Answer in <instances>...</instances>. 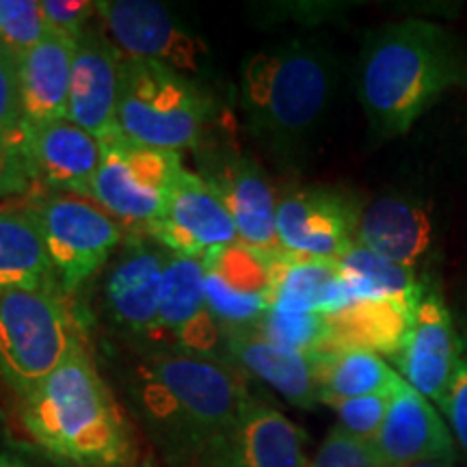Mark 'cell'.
Here are the masks:
<instances>
[{"label":"cell","mask_w":467,"mask_h":467,"mask_svg":"<svg viewBox=\"0 0 467 467\" xmlns=\"http://www.w3.org/2000/svg\"><path fill=\"white\" fill-rule=\"evenodd\" d=\"M0 467H66L52 461L46 454L26 451V448L16 446V443L0 440Z\"/></svg>","instance_id":"cell-37"},{"label":"cell","mask_w":467,"mask_h":467,"mask_svg":"<svg viewBox=\"0 0 467 467\" xmlns=\"http://www.w3.org/2000/svg\"><path fill=\"white\" fill-rule=\"evenodd\" d=\"M337 66L327 46L292 39L258 50L241 69V109L251 137L282 167H295L323 124Z\"/></svg>","instance_id":"cell-3"},{"label":"cell","mask_w":467,"mask_h":467,"mask_svg":"<svg viewBox=\"0 0 467 467\" xmlns=\"http://www.w3.org/2000/svg\"><path fill=\"white\" fill-rule=\"evenodd\" d=\"M102 31L128 58L167 66L180 74L200 76L208 66V46L178 20L167 5L154 0H102L96 3Z\"/></svg>","instance_id":"cell-10"},{"label":"cell","mask_w":467,"mask_h":467,"mask_svg":"<svg viewBox=\"0 0 467 467\" xmlns=\"http://www.w3.org/2000/svg\"><path fill=\"white\" fill-rule=\"evenodd\" d=\"M230 210L238 241L268 255H284L277 241V203L271 180L258 162L244 154H213L203 173Z\"/></svg>","instance_id":"cell-17"},{"label":"cell","mask_w":467,"mask_h":467,"mask_svg":"<svg viewBox=\"0 0 467 467\" xmlns=\"http://www.w3.org/2000/svg\"><path fill=\"white\" fill-rule=\"evenodd\" d=\"M102 165L87 200L96 202L119 223L148 227L159 219L184 165L180 154L134 143L121 130L100 139Z\"/></svg>","instance_id":"cell-8"},{"label":"cell","mask_w":467,"mask_h":467,"mask_svg":"<svg viewBox=\"0 0 467 467\" xmlns=\"http://www.w3.org/2000/svg\"><path fill=\"white\" fill-rule=\"evenodd\" d=\"M35 182L28 126L16 58L0 48V200L28 195Z\"/></svg>","instance_id":"cell-27"},{"label":"cell","mask_w":467,"mask_h":467,"mask_svg":"<svg viewBox=\"0 0 467 467\" xmlns=\"http://www.w3.org/2000/svg\"><path fill=\"white\" fill-rule=\"evenodd\" d=\"M48 285L58 282L35 208L0 206V295Z\"/></svg>","instance_id":"cell-25"},{"label":"cell","mask_w":467,"mask_h":467,"mask_svg":"<svg viewBox=\"0 0 467 467\" xmlns=\"http://www.w3.org/2000/svg\"><path fill=\"white\" fill-rule=\"evenodd\" d=\"M307 467H383L377 457L372 441L358 440V437L334 429L318 446L317 454L309 459Z\"/></svg>","instance_id":"cell-33"},{"label":"cell","mask_w":467,"mask_h":467,"mask_svg":"<svg viewBox=\"0 0 467 467\" xmlns=\"http://www.w3.org/2000/svg\"><path fill=\"white\" fill-rule=\"evenodd\" d=\"M336 265L353 290L355 301L394 299L418 303L426 290L416 271L394 265L358 243Z\"/></svg>","instance_id":"cell-29"},{"label":"cell","mask_w":467,"mask_h":467,"mask_svg":"<svg viewBox=\"0 0 467 467\" xmlns=\"http://www.w3.org/2000/svg\"><path fill=\"white\" fill-rule=\"evenodd\" d=\"M372 446L383 467L457 452L451 429L441 420L437 407L402 381V377Z\"/></svg>","instance_id":"cell-19"},{"label":"cell","mask_w":467,"mask_h":467,"mask_svg":"<svg viewBox=\"0 0 467 467\" xmlns=\"http://www.w3.org/2000/svg\"><path fill=\"white\" fill-rule=\"evenodd\" d=\"M31 162L37 186L87 197L102 165V145L69 119L52 121L31 128Z\"/></svg>","instance_id":"cell-21"},{"label":"cell","mask_w":467,"mask_h":467,"mask_svg":"<svg viewBox=\"0 0 467 467\" xmlns=\"http://www.w3.org/2000/svg\"><path fill=\"white\" fill-rule=\"evenodd\" d=\"M121 61L124 55L102 28H89L76 42L67 119L93 134L98 141L119 130L117 107L121 91Z\"/></svg>","instance_id":"cell-18"},{"label":"cell","mask_w":467,"mask_h":467,"mask_svg":"<svg viewBox=\"0 0 467 467\" xmlns=\"http://www.w3.org/2000/svg\"><path fill=\"white\" fill-rule=\"evenodd\" d=\"M255 331L266 340L306 355L327 348V317L318 312H290L271 306Z\"/></svg>","instance_id":"cell-30"},{"label":"cell","mask_w":467,"mask_h":467,"mask_svg":"<svg viewBox=\"0 0 467 467\" xmlns=\"http://www.w3.org/2000/svg\"><path fill=\"white\" fill-rule=\"evenodd\" d=\"M441 413L446 416L454 443L467 457V342L461 347L457 370H454L446 400L441 405Z\"/></svg>","instance_id":"cell-35"},{"label":"cell","mask_w":467,"mask_h":467,"mask_svg":"<svg viewBox=\"0 0 467 467\" xmlns=\"http://www.w3.org/2000/svg\"><path fill=\"white\" fill-rule=\"evenodd\" d=\"M145 232L169 254L195 260L238 241L236 223L219 192L189 169L178 173L159 219Z\"/></svg>","instance_id":"cell-13"},{"label":"cell","mask_w":467,"mask_h":467,"mask_svg":"<svg viewBox=\"0 0 467 467\" xmlns=\"http://www.w3.org/2000/svg\"><path fill=\"white\" fill-rule=\"evenodd\" d=\"M396 388H399V385H396ZM394 389H389V392L359 396V399L344 400L340 405L331 407L337 418L336 426L340 431H344V433L358 437V440L372 441L377 437L379 429L383 426L385 413H388Z\"/></svg>","instance_id":"cell-32"},{"label":"cell","mask_w":467,"mask_h":467,"mask_svg":"<svg viewBox=\"0 0 467 467\" xmlns=\"http://www.w3.org/2000/svg\"><path fill=\"white\" fill-rule=\"evenodd\" d=\"M358 244L418 273L435 244L431 210L407 195L379 197L361 208Z\"/></svg>","instance_id":"cell-20"},{"label":"cell","mask_w":467,"mask_h":467,"mask_svg":"<svg viewBox=\"0 0 467 467\" xmlns=\"http://www.w3.org/2000/svg\"><path fill=\"white\" fill-rule=\"evenodd\" d=\"M31 206L42 225L57 282L67 296L104 271L128 236L124 223L87 197L50 192L35 195Z\"/></svg>","instance_id":"cell-7"},{"label":"cell","mask_w":467,"mask_h":467,"mask_svg":"<svg viewBox=\"0 0 467 467\" xmlns=\"http://www.w3.org/2000/svg\"><path fill=\"white\" fill-rule=\"evenodd\" d=\"M128 411L169 467H197L251 392L232 364L184 350H137L119 370Z\"/></svg>","instance_id":"cell-1"},{"label":"cell","mask_w":467,"mask_h":467,"mask_svg":"<svg viewBox=\"0 0 467 467\" xmlns=\"http://www.w3.org/2000/svg\"><path fill=\"white\" fill-rule=\"evenodd\" d=\"M227 359L236 370L275 389L292 407L312 411L320 402L312 355L285 348L249 329L227 336Z\"/></svg>","instance_id":"cell-22"},{"label":"cell","mask_w":467,"mask_h":467,"mask_svg":"<svg viewBox=\"0 0 467 467\" xmlns=\"http://www.w3.org/2000/svg\"><path fill=\"white\" fill-rule=\"evenodd\" d=\"M454 89H467V42L452 28L409 17L368 33L358 98L377 139L407 134Z\"/></svg>","instance_id":"cell-2"},{"label":"cell","mask_w":467,"mask_h":467,"mask_svg":"<svg viewBox=\"0 0 467 467\" xmlns=\"http://www.w3.org/2000/svg\"><path fill=\"white\" fill-rule=\"evenodd\" d=\"M461 340L451 309L437 290L426 288L420 299L405 342L392 359L402 381L441 409L457 370Z\"/></svg>","instance_id":"cell-15"},{"label":"cell","mask_w":467,"mask_h":467,"mask_svg":"<svg viewBox=\"0 0 467 467\" xmlns=\"http://www.w3.org/2000/svg\"><path fill=\"white\" fill-rule=\"evenodd\" d=\"M348 3H279L271 5L268 16H279L282 20H299L303 25H314V22H325L331 17L347 14Z\"/></svg>","instance_id":"cell-36"},{"label":"cell","mask_w":467,"mask_h":467,"mask_svg":"<svg viewBox=\"0 0 467 467\" xmlns=\"http://www.w3.org/2000/svg\"><path fill=\"white\" fill-rule=\"evenodd\" d=\"M74 52V39L48 33L16 61L22 109L31 128L67 119Z\"/></svg>","instance_id":"cell-23"},{"label":"cell","mask_w":467,"mask_h":467,"mask_svg":"<svg viewBox=\"0 0 467 467\" xmlns=\"http://www.w3.org/2000/svg\"><path fill=\"white\" fill-rule=\"evenodd\" d=\"M418 303L358 299L334 314H325L327 348H359L394 359L405 342Z\"/></svg>","instance_id":"cell-24"},{"label":"cell","mask_w":467,"mask_h":467,"mask_svg":"<svg viewBox=\"0 0 467 467\" xmlns=\"http://www.w3.org/2000/svg\"><path fill=\"white\" fill-rule=\"evenodd\" d=\"M318 399L327 407L359 396L389 392L400 375L381 355L359 348H323L312 355Z\"/></svg>","instance_id":"cell-28"},{"label":"cell","mask_w":467,"mask_h":467,"mask_svg":"<svg viewBox=\"0 0 467 467\" xmlns=\"http://www.w3.org/2000/svg\"><path fill=\"white\" fill-rule=\"evenodd\" d=\"M39 0H0V48L20 58L48 37Z\"/></svg>","instance_id":"cell-31"},{"label":"cell","mask_w":467,"mask_h":467,"mask_svg":"<svg viewBox=\"0 0 467 467\" xmlns=\"http://www.w3.org/2000/svg\"><path fill=\"white\" fill-rule=\"evenodd\" d=\"M213 109L189 76L154 61H121L117 126L134 143L154 150H200Z\"/></svg>","instance_id":"cell-6"},{"label":"cell","mask_w":467,"mask_h":467,"mask_svg":"<svg viewBox=\"0 0 467 467\" xmlns=\"http://www.w3.org/2000/svg\"><path fill=\"white\" fill-rule=\"evenodd\" d=\"M353 301V290L336 262L277 258L271 306L290 312L334 314Z\"/></svg>","instance_id":"cell-26"},{"label":"cell","mask_w":467,"mask_h":467,"mask_svg":"<svg viewBox=\"0 0 467 467\" xmlns=\"http://www.w3.org/2000/svg\"><path fill=\"white\" fill-rule=\"evenodd\" d=\"M361 206L336 189H295L277 203V241L284 255L337 262L358 243Z\"/></svg>","instance_id":"cell-11"},{"label":"cell","mask_w":467,"mask_h":467,"mask_svg":"<svg viewBox=\"0 0 467 467\" xmlns=\"http://www.w3.org/2000/svg\"><path fill=\"white\" fill-rule=\"evenodd\" d=\"M169 258L171 254L148 234H132L104 268V314L139 350L161 348V295Z\"/></svg>","instance_id":"cell-9"},{"label":"cell","mask_w":467,"mask_h":467,"mask_svg":"<svg viewBox=\"0 0 467 467\" xmlns=\"http://www.w3.org/2000/svg\"><path fill=\"white\" fill-rule=\"evenodd\" d=\"M306 441L301 426L251 396L197 467H307Z\"/></svg>","instance_id":"cell-16"},{"label":"cell","mask_w":467,"mask_h":467,"mask_svg":"<svg viewBox=\"0 0 467 467\" xmlns=\"http://www.w3.org/2000/svg\"><path fill=\"white\" fill-rule=\"evenodd\" d=\"M48 31L78 42L89 31V20L98 16L96 3L89 0H39Z\"/></svg>","instance_id":"cell-34"},{"label":"cell","mask_w":467,"mask_h":467,"mask_svg":"<svg viewBox=\"0 0 467 467\" xmlns=\"http://www.w3.org/2000/svg\"><path fill=\"white\" fill-rule=\"evenodd\" d=\"M396 467H459V457L457 452H454V454H446V457L422 459V461H413V463L396 465Z\"/></svg>","instance_id":"cell-38"},{"label":"cell","mask_w":467,"mask_h":467,"mask_svg":"<svg viewBox=\"0 0 467 467\" xmlns=\"http://www.w3.org/2000/svg\"><path fill=\"white\" fill-rule=\"evenodd\" d=\"M78 325L58 285L0 295V381L17 400L83 347Z\"/></svg>","instance_id":"cell-5"},{"label":"cell","mask_w":467,"mask_h":467,"mask_svg":"<svg viewBox=\"0 0 467 467\" xmlns=\"http://www.w3.org/2000/svg\"><path fill=\"white\" fill-rule=\"evenodd\" d=\"M20 420L35 446L66 467H128L134 461L126 413L85 344L20 400Z\"/></svg>","instance_id":"cell-4"},{"label":"cell","mask_w":467,"mask_h":467,"mask_svg":"<svg viewBox=\"0 0 467 467\" xmlns=\"http://www.w3.org/2000/svg\"><path fill=\"white\" fill-rule=\"evenodd\" d=\"M277 258L241 241L210 251L203 258L208 309L227 336L260 325L273 303Z\"/></svg>","instance_id":"cell-12"},{"label":"cell","mask_w":467,"mask_h":467,"mask_svg":"<svg viewBox=\"0 0 467 467\" xmlns=\"http://www.w3.org/2000/svg\"><path fill=\"white\" fill-rule=\"evenodd\" d=\"M161 348L184 350L230 364L227 334L206 303L203 260L171 254L167 262L161 295Z\"/></svg>","instance_id":"cell-14"}]
</instances>
